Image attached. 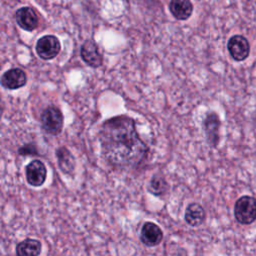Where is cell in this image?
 I'll use <instances>...</instances> for the list:
<instances>
[{
	"label": "cell",
	"instance_id": "6da1fadb",
	"mask_svg": "<svg viewBox=\"0 0 256 256\" xmlns=\"http://www.w3.org/2000/svg\"><path fill=\"white\" fill-rule=\"evenodd\" d=\"M99 142L106 162L121 170L137 169L149 153L137 132L135 120L127 115L105 120L99 130Z\"/></svg>",
	"mask_w": 256,
	"mask_h": 256
},
{
	"label": "cell",
	"instance_id": "7a4b0ae2",
	"mask_svg": "<svg viewBox=\"0 0 256 256\" xmlns=\"http://www.w3.org/2000/svg\"><path fill=\"white\" fill-rule=\"evenodd\" d=\"M42 129L49 135H59L63 129L64 117L61 110L54 106H47L41 113L40 117Z\"/></svg>",
	"mask_w": 256,
	"mask_h": 256
},
{
	"label": "cell",
	"instance_id": "3957f363",
	"mask_svg": "<svg viewBox=\"0 0 256 256\" xmlns=\"http://www.w3.org/2000/svg\"><path fill=\"white\" fill-rule=\"evenodd\" d=\"M234 216L240 224L249 225L256 220V199L244 195L234 205Z\"/></svg>",
	"mask_w": 256,
	"mask_h": 256
},
{
	"label": "cell",
	"instance_id": "277c9868",
	"mask_svg": "<svg viewBox=\"0 0 256 256\" xmlns=\"http://www.w3.org/2000/svg\"><path fill=\"white\" fill-rule=\"evenodd\" d=\"M36 53L44 60H50L55 58L61 49L59 39L54 35H45L41 37L36 43Z\"/></svg>",
	"mask_w": 256,
	"mask_h": 256
},
{
	"label": "cell",
	"instance_id": "5b68a950",
	"mask_svg": "<svg viewBox=\"0 0 256 256\" xmlns=\"http://www.w3.org/2000/svg\"><path fill=\"white\" fill-rule=\"evenodd\" d=\"M26 181L33 187H40L44 184L47 177L45 164L38 159L32 160L25 168Z\"/></svg>",
	"mask_w": 256,
	"mask_h": 256
},
{
	"label": "cell",
	"instance_id": "8992f818",
	"mask_svg": "<svg viewBox=\"0 0 256 256\" xmlns=\"http://www.w3.org/2000/svg\"><path fill=\"white\" fill-rule=\"evenodd\" d=\"M227 49L235 61H244L250 54V44L242 35L232 36L227 43Z\"/></svg>",
	"mask_w": 256,
	"mask_h": 256
},
{
	"label": "cell",
	"instance_id": "52a82bcc",
	"mask_svg": "<svg viewBox=\"0 0 256 256\" xmlns=\"http://www.w3.org/2000/svg\"><path fill=\"white\" fill-rule=\"evenodd\" d=\"M203 124H204V130H205L206 138L209 145L213 148H216L220 140L219 128L221 124L218 114L213 111L207 113Z\"/></svg>",
	"mask_w": 256,
	"mask_h": 256
},
{
	"label": "cell",
	"instance_id": "ba28073f",
	"mask_svg": "<svg viewBox=\"0 0 256 256\" xmlns=\"http://www.w3.org/2000/svg\"><path fill=\"white\" fill-rule=\"evenodd\" d=\"M1 85L9 90L19 89L27 83V75L20 68H12L7 70L1 76Z\"/></svg>",
	"mask_w": 256,
	"mask_h": 256
},
{
	"label": "cell",
	"instance_id": "9c48e42d",
	"mask_svg": "<svg viewBox=\"0 0 256 256\" xmlns=\"http://www.w3.org/2000/svg\"><path fill=\"white\" fill-rule=\"evenodd\" d=\"M80 55L82 60L93 68H97L103 63L102 54L100 53L97 44L93 40H87L82 44Z\"/></svg>",
	"mask_w": 256,
	"mask_h": 256
},
{
	"label": "cell",
	"instance_id": "30bf717a",
	"mask_svg": "<svg viewBox=\"0 0 256 256\" xmlns=\"http://www.w3.org/2000/svg\"><path fill=\"white\" fill-rule=\"evenodd\" d=\"M140 240L145 246H157L163 240V231L157 224L150 221L145 222L141 228Z\"/></svg>",
	"mask_w": 256,
	"mask_h": 256
},
{
	"label": "cell",
	"instance_id": "8fae6325",
	"mask_svg": "<svg viewBox=\"0 0 256 256\" xmlns=\"http://www.w3.org/2000/svg\"><path fill=\"white\" fill-rule=\"evenodd\" d=\"M15 19L18 26L26 31H33L38 26V16L31 7L19 8L15 13Z\"/></svg>",
	"mask_w": 256,
	"mask_h": 256
},
{
	"label": "cell",
	"instance_id": "7c38bea8",
	"mask_svg": "<svg viewBox=\"0 0 256 256\" xmlns=\"http://www.w3.org/2000/svg\"><path fill=\"white\" fill-rule=\"evenodd\" d=\"M184 219L188 225L192 227H197L204 223L206 219V212L199 203L193 202L187 206Z\"/></svg>",
	"mask_w": 256,
	"mask_h": 256
},
{
	"label": "cell",
	"instance_id": "4fadbf2b",
	"mask_svg": "<svg viewBox=\"0 0 256 256\" xmlns=\"http://www.w3.org/2000/svg\"><path fill=\"white\" fill-rule=\"evenodd\" d=\"M56 157L59 169L64 174H73L75 170V158L73 154L65 146H60L56 150Z\"/></svg>",
	"mask_w": 256,
	"mask_h": 256
},
{
	"label": "cell",
	"instance_id": "5bb4252c",
	"mask_svg": "<svg viewBox=\"0 0 256 256\" xmlns=\"http://www.w3.org/2000/svg\"><path fill=\"white\" fill-rule=\"evenodd\" d=\"M169 10L177 20H187L193 12V4L190 0H170Z\"/></svg>",
	"mask_w": 256,
	"mask_h": 256
},
{
	"label": "cell",
	"instance_id": "9a60e30c",
	"mask_svg": "<svg viewBox=\"0 0 256 256\" xmlns=\"http://www.w3.org/2000/svg\"><path fill=\"white\" fill-rule=\"evenodd\" d=\"M42 250V244L39 240L26 238L16 246V256H39Z\"/></svg>",
	"mask_w": 256,
	"mask_h": 256
},
{
	"label": "cell",
	"instance_id": "2e32d148",
	"mask_svg": "<svg viewBox=\"0 0 256 256\" xmlns=\"http://www.w3.org/2000/svg\"><path fill=\"white\" fill-rule=\"evenodd\" d=\"M168 189H169V185L166 179L162 175L155 174L152 176L148 186V191L151 194L155 196H162L167 193Z\"/></svg>",
	"mask_w": 256,
	"mask_h": 256
},
{
	"label": "cell",
	"instance_id": "e0dca14e",
	"mask_svg": "<svg viewBox=\"0 0 256 256\" xmlns=\"http://www.w3.org/2000/svg\"><path fill=\"white\" fill-rule=\"evenodd\" d=\"M18 154L21 156H37V155H39V152H38L37 147L34 144L28 143V144L21 146L18 149Z\"/></svg>",
	"mask_w": 256,
	"mask_h": 256
},
{
	"label": "cell",
	"instance_id": "ac0fdd59",
	"mask_svg": "<svg viewBox=\"0 0 256 256\" xmlns=\"http://www.w3.org/2000/svg\"><path fill=\"white\" fill-rule=\"evenodd\" d=\"M177 256H187V252L185 249H179L177 252H176Z\"/></svg>",
	"mask_w": 256,
	"mask_h": 256
},
{
	"label": "cell",
	"instance_id": "d6986e66",
	"mask_svg": "<svg viewBox=\"0 0 256 256\" xmlns=\"http://www.w3.org/2000/svg\"><path fill=\"white\" fill-rule=\"evenodd\" d=\"M3 114V106H2V102H1V96H0V117Z\"/></svg>",
	"mask_w": 256,
	"mask_h": 256
},
{
	"label": "cell",
	"instance_id": "ffe728a7",
	"mask_svg": "<svg viewBox=\"0 0 256 256\" xmlns=\"http://www.w3.org/2000/svg\"><path fill=\"white\" fill-rule=\"evenodd\" d=\"M254 121H255V123H256V112H255V116H254Z\"/></svg>",
	"mask_w": 256,
	"mask_h": 256
}]
</instances>
